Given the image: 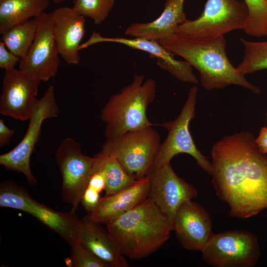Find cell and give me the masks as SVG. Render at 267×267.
Masks as SVG:
<instances>
[{
    "instance_id": "1",
    "label": "cell",
    "mask_w": 267,
    "mask_h": 267,
    "mask_svg": "<svg viewBox=\"0 0 267 267\" xmlns=\"http://www.w3.org/2000/svg\"><path fill=\"white\" fill-rule=\"evenodd\" d=\"M211 155L212 183L230 217L247 219L267 208V155L252 133L223 137L214 144Z\"/></svg>"
},
{
    "instance_id": "2",
    "label": "cell",
    "mask_w": 267,
    "mask_h": 267,
    "mask_svg": "<svg viewBox=\"0 0 267 267\" xmlns=\"http://www.w3.org/2000/svg\"><path fill=\"white\" fill-rule=\"evenodd\" d=\"M160 44L174 55L181 56L199 73L200 82L207 90L221 89L238 85L255 93L260 89L250 83L226 55L224 36L214 39L200 40L175 34L160 40Z\"/></svg>"
},
{
    "instance_id": "3",
    "label": "cell",
    "mask_w": 267,
    "mask_h": 267,
    "mask_svg": "<svg viewBox=\"0 0 267 267\" xmlns=\"http://www.w3.org/2000/svg\"><path fill=\"white\" fill-rule=\"evenodd\" d=\"M106 228L121 253L132 260L155 252L173 230L169 219L149 197L107 223Z\"/></svg>"
},
{
    "instance_id": "4",
    "label": "cell",
    "mask_w": 267,
    "mask_h": 267,
    "mask_svg": "<svg viewBox=\"0 0 267 267\" xmlns=\"http://www.w3.org/2000/svg\"><path fill=\"white\" fill-rule=\"evenodd\" d=\"M144 79L143 75L135 74L133 81L111 95L101 109L106 138L155 125L148 120L146 109L155 98L156 83Z\"/></svg>"
},
{
    "instance_id": "5",
    "label": "cell",
    "mask_w": 267,
    "mask_h": 267,
    "mask_svg": "<svg viewBox=\"0 0 267 267\" xmlns=\"http://www.w3.org/2000/svg\"><path fill=\"white\" fill-rule=\"evenodd\" d=\"M160 135L152 126L106 138L99 152L114 157L130 176L146 177L159 149Z\"/></svg>"
},
{
    "instance_id": "6",
    "label": "cell",
    "mask_w": 267,
    "mask_h": 267,
    "mask_svg": "<svg viewBox=\"0 0 267 267\" xmlns=\"http://www.w3.org/2000/svg\"><path fill=\"white\" fill-rule=\"evenodd\" d=\"M0 206L32 215L64 239L70 246L79 242L81 226L76 212H60L34 199L27 189L6 180L0 185Z\"/></svg>"
},
{
    "instance_id": "7",
    "label": "cell",
    "mask_w": 267,
    "mask_h": 267,
    "mask_svg": "<svg viewBox=\"0 0 267 267\" xmlns=\"http://www.w3.org/2000/svg\"><path fill=\"white\" fill-rule=\"evenodd\" d=\"M248 16L244 1L207 0L201 15L195 20L187 19L176 34L196 39H216L230 31L244 29Z\"/></svg>"
},
{
    "instance_id": "8",
    "label": "cell",
    "mask_w": 267,
    "mask_h": 267,
    "mask_svg": "<svg viewBox=\"0 0 267 267\" xmlns=\"http://www.w3.org/2000/svg\"><path fill=\"white\" fill-rule=\"evenodd\" d=\"M60 110L57 104L54 87L50 86L44 95L33 104L27 131L21 141L12 150L0 155V164L6 170L23 174L28 183L34 185L37 180L30 167V158L38 142L43 122L57 118Z\"/></svg>"
},
{
    "instance_id": "9",
    "label": "cell",
    "mask_w": 267,
    "mask_h": 267,
    "mask_svg": "<svg viewBox=\"0 0 267 267\" xmlns=\"http://www.w3.org/2000/svg\"><path fill=\"white\" fill-rule=\"evenodd\" d=\"M198 91V87L192 86L178 116L175 120L161 125L167 129L168 135L160 144L153 167L170 164L171 160L176 155L186 153L194 158L197 164L210 175L211 162L198 150L189 129L190 122L195 116Z\"/></svg>"
},
{
    "instance_id": "10",
    "label": "cell",
    "mask_w": 267,
    "mask_h": 267,
    "mask_svg": "<svg viewBox=\"0 0 267 267\" xmlns=\"http://www.w3.org/2000/svg\"><path fill=\"white\" fill-rule=\"evenodd\" d=\"M201 252L202 260L213 267H253L260 255L256 236L237 229L214 233Z\"/></svg>"
},
{
    "instance_id": "11",
    "label": "cell",
    "mask_w": 267,
    "mask_h": 267,
    "mask_svg": "<svg viewBox=\"0 0 267 267\" xmlns=\"http://www.w3.org/2000/svg\"><path fill=\"white\" fill-rule=\"evenodd\" d=\"M55 158L62 177L61 195L63 201L76 212L96 157L83 154L80 144L71 137L65 138L57 147Z\"/></svg>"
},
{
    "instance_id": "12",
    "label": "cell",
    "mask_w": 267,
    "mask_h": 267,
    "mask_svg": "<svg viewBox=\"0 0 267 267\" xmlns=\"http://www.w3.org/2000/svg\"><path fill=\"white\" fill-rule=\"evenodd\" d=\"M36 18V35L26 55L20 59L19 69L41 82H46L57 73L60 54L53 34L51 12H44Z\"/></svg>"
},
{
    "instance_id": "13",
    "label": "cell",
    "mask_w": 267,
    "mask_h": 267,
    "mask_svg": "<svg viewBox=\"0 0 267 267\" xmlns=\"http://www.w3.org/2000/svg\"><path fill=\"white\" fill-rule=\"evenodd\" d=\"M147 176L149 180L148 197L174 227L178 209L184 202L196 198L197 190L178 177L170 164L152 167Z\"/></svg>"
},
{
    "instance_id": "14",
    "label": "cell",
    "mask_w": 267,
    "mask_h": 267,
    "mask_svg": "<svg viewBox=\"0 0 267 267\" xmlns=\"http://www.w3.org/2000/svg\"><path fill=\"white\" fill-rule=\"evenodd\" d=\"M41 81L15 68L4 70L0 96V114L28 120Z\"/></svg>"
},
{
    "instance_id": "15",
    "label": "cell",
    "mask_w": 267,
    "mask_h": 267,
    "mask_svg": "<svg viewBox=\"0 0 267 267\" xmlns=\"http://www.w3.org/2000/svg\"><path fill=\"white\" fill-rule=\"evenodd\" d=\"M103 42L123 44L131 48L145 51L158 59L157 64L160 68L166 71L179 80L194 85L198 83V80L192 71V66L186 61L176 59L174 55L157 41L137 37H105L94 31L89 39L81 44L79 49Z\"/></svg>"
},
{
    "instance_id": "16",
    "label": "cell",
    "mask_w": 267,
    "mask_h": 267,
    "mask_svg": "<svg viewBox=\"0 0 267 267\" xmlns=\"http://www.w3.org/2000/svg\"><path fill=\"white\" fill-rule=\"evenodd\" d=\"M208 211L201 205L189 200L178 209L173 230L186 250L201 251L214 233Z\"/></svg>"
},
{
    "instance_id": "17",
    "label": "cell",
    "mask_w": 267,
    "mask_h": 267,
    "mask_svg": "<svg viewBox=\"0 0 267 267\" xmlns=\"http://www.w3.org/2000/svg\"><path fill=\"white\" fill-rule=\"evenodd\" d=\"M52 31L60 55L69 65L81 60L79 47L86 33V19L73 8L60 7L51 12Z\"/></svg>"
},
{
    "instance_id": "18",
    "label": "cell",
    "mask_w": 267,
    "mask_h": 267,
    "mask_svg": "<svg viewBox=\"0 0 267 267\" xmlns=\"http://www.w3.org/2000/svg\"><path fill=\"white\" fill-rule=\"evenodd\" d=\"M147 176L136 180L129 187L100 198L96 208L88 216L98 223H108L133 209L148 197Z\"/></svg>"
},
{
    "instance_id": "19",
    "label": "cell",
    "mask_w": 267,
    "mask_h": 267,
    "mask_svg": "<svg viewBox=\"0 0 267 267\" xmlns=\"http://www.w3.org/2000/svg\"><path fill=\"white\" fill-rule=\"evenodd\" d=\"M184 0H166L163 11L158 18L147 23H133L126 29L125 34L157 41L169 38L187 19L183 9Z\"/></svg>"
},
{
    "instance_id": "20",
    "label": "cell",
    "mask_w": 267,
    "mask_h": 267,
    "mask_svg": "<svg viewBox=\"0 0 267 267\" xmlns=\"http://www.w3.org/2000/svg\"><path fill=\"white\" fill-rule=\"evenodd\" d=\"M88 216L81 220L79 242L109 267H129V265L107 230Z\"/></svg>"
},
{
    "instance_id": "21",
    "label": "cell",
    "mask_w": 267,
    "mask_h": 267,
    "mask_svg": "<svg viewBox=\"0 0 267 267\" xmlns=\"http://www.w3.org/2000/svg\"><path fill=\"white\" fill-rule=\"evenodd\" d=\"M50 0H0V34L45 12Z\"/></svg>"
},
{
    "instance_id": "22",
    "label": "cell",
    "mask_w": 267,
    "mask_h": 267,
    "mask_svg": "<svg viewBox=\"0 0 267 267\" xmlns=\"http://www.w3.org/2000/svg\"><path fill=\"white\" fill-rule=\"evenodd\" d=\"M36 18L16 25L1 35V40L6 48L22 59L30 48L36 35Z\"/></svg>"
},
{
    "instance_id": "23",
    "label": "cell",
    "mask_w": 267,
    "mask_h": 267,
    "mask_svg": "<svg viewBox=\"0 0 267 267\" xmlns=\"http://www.w3.org/2000/svg\"><path fill=\"white\" fill-rule=\"evenodd\" d=\"M94 156L96 158L98 164L105 173V195H112L132 185L136 180L127 174L114 157L104 155L99 152Z\"/></svg>"
},
{
    "instance_id": "24",
    "label": "cell",
    "mask_w": 267,
    "mask_h": 267,
    "mask_svg": "<svg viewBox=\"0 0 267 267\" xmlns=\"http://www.w3.org/2000/svg\"><path fill=\"white\" fill-rule=\"evenodd\" d=\"M243 58L237 68L243 75L267 69V41L255 42L241 38Z\"/></svg>"
},
{
    "instance_id": "25",
    "label": "cell",
    "mask_w": 267,
    "mask_h": 267,
    "mask_svg": "<svg viewBox=\"0 0 267 267\" xmlns=\"http://www.w3.org/2000/svg\"><path fill=\"white\" fill-rule=\"evenodd\" d=\"M248 16L243 30L254 37L267 36V0H244Z\"/></svg>"
},
{
    "instance_id": "26",
    "label": "cell",
    "mask_w": 267,
    "mask_h": 267,
    "mask_svg": "<svg viewBox=\"0 0 267 267\" xmlns=\"http://www.w3.org/2000/svg\"><path fill=\"white\" fill-rule=\"evenodd\" d=\"M115 0H74L72 8L95 24L103 23L114 6Z\"/></svg>"
},
{
    "instance_id": "27",
    "label": "cell",
    "mask_w": 267,
    "mask_h": 267,
    "mask_svg": "<svg viewBox=\"0 0 267 267\" xmlns=\"http://www.w3.org/2000/svg\"><path fill=\"white\" fill-rule=\"evenodd\" d=\"M71 246V255L65 263L70 267H109L78 242Z\"/></svg>"
},
{
    "instance_id": "28",
    "label": "cell",
    "mask_w": 267,
    "mask_h": 267,
    "mask_svg": "<svg viewBox=\"0 0 267 267\" xmlns=\"http://www.w3.org/2000/svg\"><path fill=\"white\" fill-rule=\"evenodd\" d=\"M100 193L98 191L86 186L80 203L89 214L92 212L97 207L101 198Z\"/></svg>"
},
{
    "instance_id": "29",
    "label": "cell",
    "mask_w": 267,
    "mask_h": 267,
    "mask_svg": "<svg viewBox=\"0 0 267 267\" xmlns=\"http://www.w3.org/2000/svg\"><path fill=\"white\" fill-rule=\"evenodd\" d=\"M21 58L9 50L3 43L0 42V68L4 70L14 69Z\"/></svg>"
},
{
    "instance_id": "30",
    "label": "cell",
    "mask_w": 267,
    "mask_h": 267,
    "mask_svg": "<svg viewBox=\"0 0 267 267\" xmlns=\"http://www.w3.org/2000/svg\"><path fill=\"white\" fill-rule=\"evenodd\" d=\"M15 133L14 129L9 128L3 119H0V147L6 145Z\"/></svg>"
},
{
    "instance_id": "31",
    "label": "cell",
    "mask_w": 267,
    "mask_h": 267,
    "mask_svg": "<svg viewBox=\"0 0 267 267\" xmlns=\"http://www.w3.org/2000/svg\"><path fill=\"white\" fill-rule=\"evenodd\" d=\"M256 142L259 149L264 153L267 154V127L261 129L256 138Z\"/></svg>"
},
{
    "instance_id": "32",
    "label": "cell",
    "mask_w": 267,
    "mask_h": 267,
    "mask_svg": "<svg viewBox=\"0 0 267 267\" xmlns=\"http://www.w3.org/2000/svg\"><path fill=\"white\" fill-rule=\"evenodd\" d=\"M65 0H51V1L55 3H60L64 2Z\"/></svg>"
},
{
    "instance_id": "33",
    "label": "cell",
    "mask_w": 267,
    "mask_h": 267,
    "mask_svg": "<svg viewBox=\"0 0 267 267\" xmlns=\"http://www.w3.org/2000/svg\"></svg>"
},
{
    "instance_id": "34",
    "label": "cell",
    "mask_w": 267,
    "mask_h": 267,
    "mask_svg": "<svg viewBox=\"0 0 267 267\" xmlns=\"http://www.w3.org/2000/svg\"><path fill=\"white\" fill-rule=\"evenodd\" d=\"M51 1V0H50Z\"/></svg>"
},
{
    "instance_id": "35",
    "label": "cell",
    "mask_w": 267,
    "mask_h": 267,
    "mask_svg": "<svg viewBox=\"0 0 267 267\" xmlns=\"http://www.w3.org/2000/svg\"></svg>"
}]
</instances>
